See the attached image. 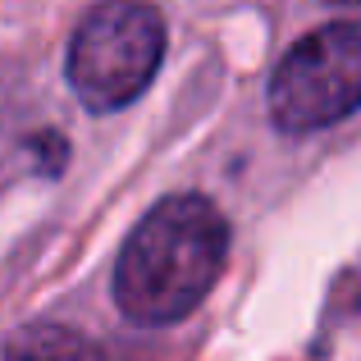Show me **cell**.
<instances>
[{
	"label": "cell",
	"mask_w": 361,
	"mask_h": 361,
	"mask_svg": "<svg viewBox=\"0 0 361 361\" xmlns=\"http://www.w3.org/2000/svg\"><path fill=\"white\" fill-rule=\"evenodd\" d=\"M229 224L206 197L178 192L142 215L115 265V302L137 325H174L220 279Z\"/></svg>",
	"instance_id": "obj_1"
},
{
	"label": "cell",
	"mask_w": 361,
	"mask_h": 361,
	"mask_svg": "<svg viewBox=\"0 0 361 361\" xmlns=\"http://www.w3.org/2000/svg\"><path fill=\"white\" fill-rule=\"evenodd\" d=\"M165 55V18L147 0H106L69 42V87L87 110H119L147 92Z\"/></svg>",
	"instance_id": "obj_2"
},
{
	"label": "cell",
	"mask_w": 361,
	"mask_h": 361,
	"mask_svg": "<svg viewBox=\"0 0 361 361\" xmlns=\"http://www.w3.org/2000/svg\"><path fill=\"white\" fill-rule=\"evenodd\" d=\"M361 106V23H325L288 46L270 73V119L283 133H311Z\"/></svg>",
	"instance_id": "obj_3"
},
{
	"label": "cell",
	"mask_w": 361,
	"mask_h": 361,
	"mask_svg": "<svg viewBox=\"0 0 361 361\" xmlns=\"http://www.w3.org/2000/svg\"><path fill=\"white\" fill-rule=\"evenodd\" d=\"M0 361H101V348L87 334L64 325H23L0 343Z\"/></svg>",
	"instance_id": "obj_4"
},
{
	"label": "cell",
	"mask_w": 361,
	"mask_h": 361,
	"mask_svg": "<svg viewBox=\"0 0 361 361\" xmlns=\"http://www.w3.org/2000/svg\"><path fill=\"white\" fill-rule=\"evenodd\" d=\"M334 5H361V0H334Z\"/></svg>",
	"instance_id": "obj_5"
}]
</instances>
